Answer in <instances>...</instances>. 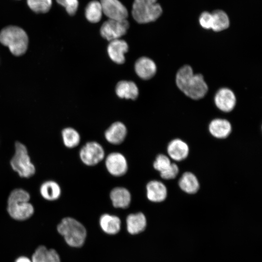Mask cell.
I'll return each instance as SVG.
<instances>
[{
    "instance_id": "6",
    "label": "cell",
    "mask_w": 262,
    "mask_h": 262,
    "mask_svg": "<svg viewBox=\"0 0 262 262\" xmlns=\"http://www.w3.org/2000/svg\"><path fill=\"white\" fill-rule=\"evenodd\" d=\"M79 157L85 165L95 166L104 159L105 150L99 143L96 141H89L81 147L79 151Z\"/></svg>"
},
{
    "instance_id": "13",
    "label": "cell",
    "mask_w": 262,
    "mask_h": 262,
    "mask_svg": "<svg viewBox=\"0 0 262 262\" xmlns=\"http://www.w3.org/2000/svg\"><path fill=\"white\" fill-rule=\"evenodd\" d=\"M127 135V129L121 122L113 123L105 131V140L110 144L118 145L125 140Z\"/></svg>"
},
{
    "instance_id": "20",
    "label": "cell",
    "mask_w": 262,
    "mask_h": 262,
    "mask_svg": "<svg viewBox=\"0 0 262 262\" xmlns=\"http://www.w3.org/2000/svg\"><path fill=\"white\" fill-rule=\"evenodd\" d=\"M39 193L44 199L53 201L60 198L62 190L60 185L56 181L48 180L41 184L39 187Z\"/></svg>"
},
{
    "instance_id": "23",
    "label": "cell",
    "mask_w": 262,
    "mask_h": 262,
    "mask_svg": "<svg viewBox=\"0 0 262 262\" xmlns=\"http://www.w3.org/2000/svg\"><path fill=\"white\" fill-rule=\"evenodd\" d=\"M32 262H61L57 252L53 249H48L44 246H38L32 257Z\"/></svg>"
},
{
    "instance_id": "1",
    "label": "cell",
    "mask_w": 262,
    "mask_h": 262,
    "mask_svg": "<svg viewBox=\"0 0 262 262\" xmlns=\"http://www.w3.org/2000/svg\"><path fill=\"white\" fill-rule=\"evenodd\" d=\"M176 83L179 89L193 99H199L206 94L208 87L200 74H194L188 65L181 67L177 72Z\"/></svg>"
},
{
    "instance_id": "21",
    "label": "cell",
    "mask_w": 262,
    "mask_h": 262,
    "mask_svg": "<svg viewBox=\"0 0 262 262\" xmlns=\"http://www.w3.org/2000/svg\"><path fill=\"white\" fill-rule=\"evenodd\" d=\"M99 223L102 230L108 234H115L121 228L120 219L115 215L103 214L99 218Z\"/></svg>"
},
{
    "instance_id": "15",
    "label": "cell",
    "mask_w": 262,
    "mask_h": 262,
    "mask_svg": "<svg viewBox=\"0 0 262 262\" xmlns=\"http://www.w3.org/2000/svg\"><path fill=\"white\" fill-rule=\"evenodd\" d=\"M109 197L113 206L116 208H127L131 201V192L127 188L122 186L113 188L110 192Z\"/></svg>"
},
{
    "instance_id": "28",
    "label": "cell",
    "mask_w": 262,
    "mask_h": 262,
    "mask_svg": "<svg viewBox=\"0 0 262 262\" xmlns=\"http://www.w3.org/2000/svg\"><path fill=\"white\" fill-rule=\"evenodd\" d=\"M30 194L27 191L22 188H16L10 193L7 198V203L30 201Z\"/></svg>"
},
{
    "instance_id": "16",
    "label": "cell",
    "mask_w": 262,
    "mask_h": 262,
    "mask_svg": "<svg viewBox=\"0 0 262 262\" xmlns=\"http://www.w3.org/2000/svg\"><path fill=\"white\" fill-rule=\"evenodd\" d=\"M128 50V45L127 42L120 39L111 41L107 48L109 57L118 64H122L125 62L124 54Z\"/></svg>"
},
{
    "instance_id": "3",
    "label": "cell",
    "mask_w": 262,
    "mask_h": 262,
    "mask_svg": "<svg viewBox=\"0 0 262 262\" xmlns=\"http://www.w3.org/2000/svg\"><path fill=\"white\" fill-rule=\"evenodd\" d=\"M57 230L64 237L67 244L72 247L82 246L86 239V229L81 222L73 217L63 218L57 225Z\"/></svg>"
},
{
    "instance_id": "11",
    "label": "cell",
    "mask_w": 262,
    "mask_h": 262,
    "mask_svg": "<svg viewBox=\"0 0 262 262\" xmlns=\"http://www.w3.org/2000/svg\"><path fill=\"white\" fill-rule=\"evenodd\" d=\"M236 101L235 94L228 88L220 89L214 97V102L216 107L224 112L231 111L235 106Z\"/></svg>"
},
{
    "instance_id": "12",
    "label": "cell",
    "mask_w": 262,
    "mask_h": 262,
    "mask_svg": "<svg viewBox=\"0 0 262 262\" xmlns=\"http://www.w3.org/2000/svg\"><path fill=\"white\" fill-rule=\"evenodd\" d=\"M146 188L147 197L151 202H161L165 200L167 196V188L165 184L160 180L149 181Z\"/></svg>"
},
{
    "instance_id": "14",
    "label": "cell",
    "mask_w": 262,
    "mask_h": 262,
    "mask_svg": "<svg viewBox=\"0 0 262 262\" xmlns=\"http://www.w3.org/2000/svg\"><path fill=\"white\" fill-rule=\"evenodd\" d=\"M167 153L170 159L177 162L185 160L189 153L188 144L179 138H176L169 142L167 146Z\"/></svg>"
},
{
    "instance_id": "26",
    "label": "cell",
    "mask_w": 262,
    "mask_h": 262,
    "mask_svg": "<svg viewBox=\"0 0 262 262\" xmlns=\"http://www.w3.org/2000/svg\"><path fill=\"white\" fill-rule=\"evenodd\" d=\"M212 29L214 32H220L229 26V20L227 14L223 11L217 10L212 13Z\"/></svg>"
},
{
    "instance_id": "4",
    "label": "cell",
    "mask_w": 262,
    "mask_h": 262,
    "mask_svg": "<svg viewBox=\"0 0 262 262\" xmlns=\"http://www.w3.org/2000/svg\"><path fill=\"white\" fill-rule=\"evenodd\" d=\"M10 164L12 169L21 178H30L36 172L27 147L19 141L15 143V152Z\"/></svg>"
},
{
    "instance_id": "2",
    "label": "cell",
    "mask_w": 262,
    "mask_h": 262,
    "mask_svg": "<svg viewBox=\"0 0 262 262\" xmlns=\"http://www.w3.org/2000/svg\"><path fill=\"white\" fill-rule=\"evenodd\" d=\"M0 42L7 46L15 56H20L26 51L28 46V36L21 28L9 26L0 32Z\"/></svg>"
},
{
    "instance_id": "29",
    "label": "cell",
    "mask_w": 262,
    "mask_h": 262,
    "mask_svg": "<svg viewBox=\"0 0 262 262\" xmlns=\"http://www.w3.org/2000/svg\"><path fill=\"white\" fill-rule=\"evenodd\" d=\"M29 8L36 13L48 12L52 5V0H27Z\"/></svg>"
},
{
    "instance_id": "30",
    "label": "cell",
    "mask_w": 262,
    "mask_h": 262,
    "mask_svg": "<svg viewBox=\"0 0 262 262\" xmlns=\"http://www.w3.org/2000/svg\"><path fill=\"white\" fill-rule=\"evenodd\" d=\"M170 158L164 154H158L153 162L154 168L161 173L166 169L171 164Z\"/></svg>"
},
{
    "instance_id": "34",
    "label": "cell",
    "mask_w": 262,
    "mask_h": 262,
    "mask_svg": "<svg viewBox=\"0 0 262 262\" xmlns=\"http://www.w3.org/2000/svg\"><path fill=\"white\" fill-rule=\"evenodd\" d=\"M15 262H32V260L26 256H20L18 257Z\"/></svg>"
},
{
    "instance_id": "33",
    "label": "cell",
    "mask_w": 262,
    "mask_h": 262,
    "mask_svg": "<svg viewBox=\"0 0 262 262\" xmlns=\"http://www.w3.org/2000/svg\"><path fill=\"white\" fill-rule=\"evenodd\" d=\"M199 22L200 26L205 29H211L212 24V13L204 12L200 16Z\"/></svg>"
},
{
    "instance_id": "18",
    "label": "cell",
    "mask_w": 262,
    "mask_h": 262,
    "mask_svg": "<svg viewBox=\"0 0 262 262\" xmlns=\"http://www.w3.org/2000/svg\"><path fill=\"white\" fill-rule=\"evenodd\" d=\"M209 131L211 134L218 139L227 138L230 134L232 127L227 120L216 118L213 120L209 125Z\"/></svg>"
},
{
    "instance_id": "5",
    "label": "cell",
    "mask_w": 262,
    "mask_h": 262,
    "mask_svg": "<svg viewBox=\"0 0 262 262\" xmlns=\"http://www.w3.org/2000/svg\"><path fill=\"white\" fill-rule=\"evenodd\" d=\"M132 16L139 23H147L157 19L162 13V8L157 0H134Z\"/></svg>"
},
{
    "instance_id": "22",
    "label": "cell",
    "mask_w": 262,
    "mask_h": 262,
    "mask_svg": "<svg viewBox=\"0 0 262 262\" xmlns=\"http://www.w3.org/2000/svg\"><path fill=\"white\" fill-rule=\"evenodd\" d=\"M178 184L180 189L188 194L196 193L200 187L198 180L191 172H184L179 179Z\"/></svg>"
},
{
    "instance_id": "27",
    "label": "cell",
    "mask_w": 262,
    "mask_h": 262,
    "mask_svg": "<svg viewBox=\"0 0 262 262\" xmlns=\"http://www.w3.org/2000/svg\"><path fill=\"white\" fill-rule=\"evenodd\" d=\"M103 12L99 1L94 0L90 1L85 9L86 18L91 23H97L100 21Z\"/></svg>"
},
{
    "instance_id": "7",
    "label": "cell",
    "mask_w": 262,
    "mask_h": 262,
    "mask_svg": "<svg viewBox=\"0 0 262 262\" xmlns=\"http://www.w3.org/2000/svg\"><path fill=\"white\" fill-rule=\"evenodd\" d=\"M129 27V23L126 19H109L102 24L100 32L103 38L111 41L125 34Z\"/></svg>"
},
{
    "instance_id": "32",
    "label": "cell",
    "mask_w": 262,
    "mask_h": 262,
    "mask_svg": "<svg viewBox=\"0 0 262 262\" xmlns=\"http://www.w3.org/2000/svg\"><path fill=\"white\" fill-rule=\"evenodd\" d=\"M61 5L64 7L68 14L74 15L77 11L79 1L78 0H56Z\"/></svg>"
},
{
    "instance_id": "31",
    "label": "cell",
    "mask_w": 262,
    "mask_h": 262,
    "mask_svg": "<svg viewBox=\"0 0 262 262\" xmlns=\"http://www.w3.org/2000/svg\"><path fill=\"white\" fill-rule=\"evenodd\" d=\"M179 173V168L175 163H172L170 166L164 171L160 173L161 177L165 180L175 179Z\"/></svg>"
},
{
    "instance_id": "24",
    "label": "cell",
    "mask_w": 262,
    "mask_h": 262,
    "mask_svg": "<svg viewBox=\"0 0 262 262\" xmlns=\"http://www.w3.org/2000/svg\"><path fill=\"white\" fill-rule=\"evenodd\" d=\"M117 95L120 98L135 99L138 96V89L132 82L122 81L117 83L115 87Z\"/></svg>"
},
{
    "instance_id": "19",
    "label": "cell",
    "mask_w": 262,
    "mask_h": 262,
    "mask_svg": "<svg viewBox=\"0 0 262 262\" xmlns=\"http://www.w3.org/2000/svg\"><path fill=\"white\" fill-rule=\"evenodd\" d=\"M147 223L146 217L142 212L131 213L126 218L127 229L131 234H136L144 231Z\"/></svg>"
},
{
    "instance_id": "25",
    "label": "cell",
    "mask_w": 262,
    "mask_h": 262,
    "mask_svg": "<svg viewBox=\"0 0 262 262\" xmlns=\"http://www.w3.org/2000/svg\"><path fill=\"white\" fill-rule=\"evenodd\" d=\"M62 139L64 146L68 148L77 147L81 142V136L75 129L67 127L61 132Z\"/></svg>"
},
{
    "instance_id": "8",
    "label": "cell",
    "mask_w": 262,
    "mask_h": 262,
    "mask_svg": "<svg viewBox=\"0 0 262 262\" xmlns=\"http://www.w3.org/2000/svg\"><path fill=\"white\" fill-rule=\"evenodd\" d=\"M104 164L108 172L114 177H119L126 174L128 163L126 157L119 152H112L104 158Z\"/></svg>"
},
{
    "instance_id": "10",
    "label": "cell",
    "mask_w": 262,
    "mask_h": 262,
    "mask_svg": "<svg viewBox=\"0 0 262 262\" xmlns=\"http://www.w3.org/2000/svg\"><path fill=\"white\" fill-rule=\"evenodd\" d=\"M7 211L13 219L24 221L33 215L34 208L30 201L16 202L7 204Z\"/></svg>"
},
{
    "instance_id": "9",
    "label": "cell",
    "mask_w": 262,
    "mask_h": 262,
    "mask_svg": "<svg viewBox=\"0 0 262 262\" xmlns=\"http://www.w3.org/2000/svg\"><path fill=\"white\" fill-rule=\"evenodd\" d=\"M104 14L109 19H125L128 12L125 6L119 0H100Z\"/></svg>"
},
{
    "instance_id": "17",
    "label": "cell",
    "mask_w": 262,
    "mask_h": 262,
    "mask_svg": "<svg viewBox=\"0 0 262 262\" xmlns=\"http://www.w3.org/2000/svg\"><path fill=\"white\" fill-rule=\"evenodd\" d=\"M134 67L137 75L144 80L151 78L157 71V67L154 61L146 57L138 59L135 64Z\"/></svg>"
}]
</instances>
